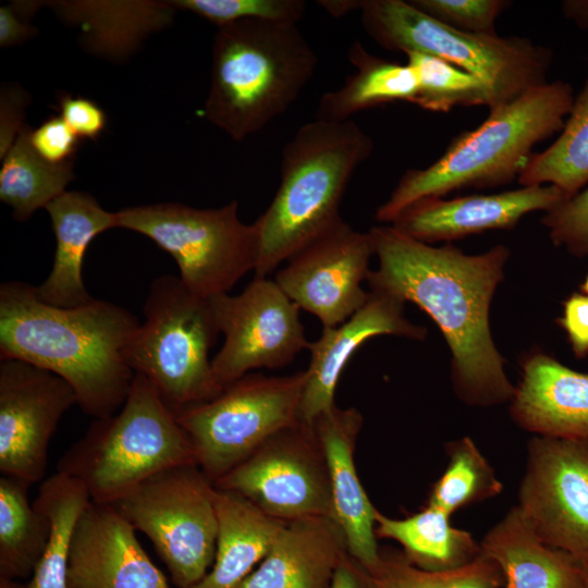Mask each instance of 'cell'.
<instances>
[{
	"instance_id": "cell-1",
	"label": "cell",
	"mask_w": 588,
	"mask_h": 588,
	"mask_svg": "<svg viewBox=\"0 0 588 588\" xmlns=\"http://www.w3.org/2000/svg\"><path fill=\"white\" fill-rule=\"evenodd\" d=\"M368 232L378 258V268L366 280L370 292L414 303L436 322L451 352V380L458 399L478 407L511 401L515 387L489 324L509 248L498 245L466 255L450 243L434 247L418 242L392 225Z\"/></svg>"
},
{
	"instance_id": "cell-2",
	"label": "cell",
	"mask_w": 588,
	"mask_h": 588,
	"mask_svg": "<svg viewBox=\"0 0 588 588\" xmlns=\"http://www.w3.org/2000/svg\"><path fill=\"white\" fill-rule=\"evenodd\" d=\"M139 324L132 313L108 301L58 307L40 301L29 283L0 285V359L58 375L95 419L115 414L128 395L135 373L124 353Z\"/></svg>"
},
{
	"instance_id": "cell-3",
	"label": "cell",
	"mask_w": 588,
	"mask_h": 588,
	"mask_svg": "<svg viewBox=\"0 0 588 588\" xmlns=\"http://www.w3.org/2000/svg\"><path fill=\"white\" fill-rule=\"evenodd\" d=\"M371 137L353 120L315 119L286 143L279 188L254 222L255 278L279 265L342 220L340 204L356 169L372 154Z\"/></svg>"
},
{
	"instance_id": "cell-4",
	"label": "cell",
	"mask_w": 588,
	"mask_h": 588,
	"mask_svg": "<svg viewBox=\"0 0 588 588\" xmlns=\"http://www.w3.org/2000/svg\"><path fill=\"white\" fill-rule=\"evenodd\" d=\"M575 95L563 81L546 82L490 110L476 128L455 137L443 155L424 169L407 170L376 212L392 223L415 201L466 187H492L518 179L532 148L561 132Z\"/></svg>"
},
{
	"instance_id": "cell-5",
	"label": "cell",
	"mask_w": 588,
	"mask_h": 588,
	"mask_svg": "<svg viewBox=\"0 0 588 588\" xmlns=\"http://www.w3.org/2000/svg\"><path fill=\"white\" fill-rule=\"evenodd\" d=\"M317 63L297 23L243 20L219 26L203 115L241 142L297 100Z\"/></svg>"
},
{
	"instance_id": "cell-6",
	"label": "cell",
	"mask_w": 588,
	"mask_h": 588,
	"mask_svg": "<svg viewBox=\"0 0 588 588\" xmlns=\"http://www.w3.org/2000/svg\"><path fill=\"white\" fill-rule=\"evenodd\" d=\"M184 464H197L189 437L155 387L135 373L122 407L95 419L57 471L79 480L93 502L115 504L154 475Z\"/></svg>"
},
{
	"instance_id": "cell-7",
	"label": "cell",
	"mask_w": 588,
	"mask_h": 588,
	"mask_svg": "<svg viewBox=\"0 0 588 588\" xmlns=\"http://www.w3.org/2000/svg\"><path fill=\"white\" fill-rule=\"evenodd\" d=\"M143 314L124 353L134 373L145 377L175 414L219 395L209 352L220 331L209 298L164 274L150 284Z\"/></svg>"
},
{
	"instance_id": "cell-8",
	"label": "cell",
	"mask_w": 588,
	"mask_h": 588,
	"mask_svg": "<svg viewBox=\"0 0 588 588\" xmlns=\"http://www.w3.org/2000/svg\"><path fill=\"white\" fill-rule=\"evenodd\" d=\"M358 11L378 45L430 54L475 75L491 89L497 107L547 82L551 52L527 38L458 30L404 0H360Z\"/></svg>"
},
{
	"instance_id": "cell-9",
	"label": "cell",
	"mask_w": 588,
	"mask_h": 588,
	"mask_svg": "<svg viewBox=\"0 0 588 588\" xmlns=\"http://www.w3.org/2000/svg\"><path fill=\"white\" fill-rule=\"evenodd\" d=\"M237 210L235 200L209 209L160 203L127 207L117 217L118 228L146 235L173 257L191 292L211 298L256 267V229L243 223Z\"/></svg>"
},
{
	"instance_id": "cell-10",
	"label": "cell",
	"mask_w": 588,
	"mask_h": 588,
	"mask_svg": "<svg viewBox=\"0 0 588 588\" xmlns=\"http://www.w3.org/2000/svg\"><path fill=\"white\" fill-rule=\"evenodd\" d=\"M306 370L283 377L247 373L215 399L177 412L196 463L212 483L277 432L299 421Z\"/></svg>"
},
{
	"instance_id": "cell-11",
	"label": "cell",
	"mask_w": 588,
	"mask_h": 588,
	"mask_svg": "<svg viewBox=\"0 0 588 588\" xmlns=\"http://www.w3.org/2000/svg\"><path fill=\"white\" fill-rule=\"evenodd\" d=\"M113 505L149 538L174 586L189 588L207 575L219 525L215 486L197 464L162 470Z\"/></svg>"
},
{
	"instance_id": "cell-12",
	"label": "cell",
	"mask_w": 588,
	"mask_h": 588,
	"mask_svg": "<svg viewBox=\"0 0 588 588\" xmlns=\"http://www.w3.org/2000/svg\"><path fill=\"white\" fill-rule=\"evenodd\" d=\"M237 493L284 523L323 516L333 519L328 467L313 427H287L213 482Z\"/></svg>"
},
{
	"instance_id": "cell-13",
	"label": "cell",
	"mask_w": 588,
	"mask_h": 588,
	"mask_svg": "<svg viewBox=\"0 0 588 588\" xmlns=\"http://www.w3.org/2000/svg\"><path fill=\"white\" fill-rule=\"evenodd\" d=\"M224 342L211 359L218 385L225 387L256 368H280L308 347L299 307L274 280L254 278L238 295L209 298Z\"/></svg>"
},
{
	"instance_id": "cell-14",
	"label": "cell",
	"mask_w": 588,
	"mask_h": 588,
	"mask_svg": "<svg viewBox=\"0 0 588 588\" xmlns=\"http://www.w3.org/2000/svg\"><path fill=\"white\" fill-rule=\"evenodd\" d=\"M516 506L543 543L588 564V441L532 437Z\"/></svg>"
},
{
	"instance_id": "cell-15",
	"label": "cell",
	"mask_w": 588,
	"mask_h": 588,
	"mask_svg": "<svg viewBox=\"0 0 588 588\" xmlns=\"http://www.w3.org/2000/svg\"><path fill=\"white\" fill-rule=\"evenodd\" d=\"M77 404L58 375L19 359H0V471L30 487L45 475L50 440Z\"/></svg>"
},
{
	"instance_id": "cell-16",
	"label": "cell",
	"mask_w": 588,
	"mask_h": 588,
	"mask_svg": "<svg viewBox=\"0 0 588 588\" xmlns=\"http://www.w3.org/2000/svg\"><path fill=\"white\" fill-rule=\"evenodd\" d=\"M372 255L369 232L356 231L342 219L291 256L274 281L323 328L336 327L368 301L362 283Z\"/></svg>"
},
{
	"instance_id": "cell-17",
	"label": "cell",
	"mask_w": 588,
	"mask_h": 588,
	"mask_svg": "<svg viewBox=\"0 0 588 588\" xmlns=\"http://www.w3.org/2000/svg\"><path fill=\"white\" fill-rule=\"evenodd\" d=\"M68 588H170L113 504L90 502L76 524Z\"/></svg>"
},
{
	"instance_id": "cell-18",
	"label": "cell",
	"mask_w": 588,
	"mask_h": 588,
	"mask_svg": "<svg viewBox=\"0 0 588 588\" xmlns=\"http://www.w3.org/2000/svg\"><path fill=\"white\" fill-rule=\"evenodd\" d=\"M566 195L553 185L523 186L490 195L452 199L427 197L405 208L391 223L425 244L454 241L488 230L512 229L532 211H549Z\"/></svg>"
},
{
	"instance_id": "cell-19",
	"label": "cell",
	"mask_w": 588,
	"mask_h": 588,
	"mask_svg": "<svg viewBox=\"0 0 588 588\" xmlns=\"http://www.w3.org/2000/svg\"><path fill=\"white\" fill-rule=\"evenodd\" d=\"M404 303L381 293L369 292L366 304L343 323L323 328L321 336L308 344L309 366L299 407V421L313 427L332 408L340 376L354 352L368 339L395 335L424 340L427 330L404 316Z\"/></svg>"
},
{
	"instance_id": "cell-20",
	"label": "cell",
	"mask_w": 588,
	"mask_h": 588,
	"mask_svg": "<svg viewBox=\"0 0 588 588\" xmlns=\"http://www.w3.org/2000/svg\"><path fill=\"white\" fill-rule=\"evenodd\" d=\"M362 425L363 416L356 408L334 405L315 420L313 428L328 467L333 519L343 531L347 552L371 573L380 562L375 532L378 510L368 499L354 462Z\"/></svg>"
},
{
	"instance_id": "cell-21",
	"label": "cell",
	"mask_w": 588,
	"mask_h": 588,
	"mask_svg": "<svg viewBox=\"0 0 588 588\" xmlns=\"http://www.w3.org/2000/svg\"><path fill=\"white\" fill-rule=\"evenodd\" d=\"M520 367L513 420L536 436L588 441V375L543 352L530 353Z\"/></svg>"
},
{
	"instance_id": "cell-22",
	"label": "cell",
	"mask_w": 588,
	"mask_h": 588,
	"mask_svg": "<svg viewBox=\"0 0 588 588\" xmlns=\"http://www.w3.org/2000/svg\"><path fill=\"white\" fill-rule=\"evenodd\" d=\"M345 537L336 522L316 516L286 522L238 588H331Z\"/></svg>"
},
{
	"instance_id": "cell-23",
	"label": "cell",
	"mask_w": 588,
	"mask_h": 588,
	"mask_svg": "<svg viewBox=\"0 0 588 588\" xmlns=\"http://www.w3.org/2000/svg\"><path fill=\"white\" fill-rule=\"evenodd\" d=\"M56 236L52 269L36 286L37 296L58 307H77L94 297L83 280V262L90 242L100 233L118 228L117 212L105 210L85 192H65L46 208Z\"/></svg>"
},
{
	"instance_id": "cell-24",
	"label": "cell",
	"mask_w": 588,
	"mask_h": 588,
	"mask_svg": "<svg viewBox=\"0 0 588 588\" xmlns=\"http://www.w3.org/2000/svg\"><path fill=\"white\" fill-rule=\"evenodd\" d=\"M480 549L499 566L503 577L501 588L584 586V564L543 543L516 505L488 530L480 541Z\"/></svg>"
},
{
	"instance_id": "cell-25",
	"label": "cell",
	"mask_w": 588,
	"mask_h": 588,
	"mask_svg": "<svg viewBox=\"0 0 588 588\" xmlns=\"http://www.w3.org/2000/svg\"><path fill=\"white\" fill-rule=\"evenodd\" d=\"M218 538L207 575L189 588H238L258 566L285 524L244 497L215 487Z\"/></svg>"
},
{
	"instance_id": "cell-26",
	"label": "cell",
	"mask_w": 588,
	"mask_h": 588,
	"mask_svg": "<svg viewBox=\"0 0 588 588\" xmlns=\"http://www.w3.org/2000/svg\"><path fill=\"white\" fill-rule=\"evenodd\" d=\"M445 512L426 505L421 511L396 519L376 514L377 538L395 540L405 558L416 567L442 572L465 566L477 559L480 542L464 529L454 527Z\"/></svg>"
},
{
	"instance_id": "cell-27",
	"label": "cell",
	"mask_w": 588,
	"mask_h": 588,
	"mask_svg": "<svg viewBox=\"0 0 588 588\" xmlns=\"http://www.w3.org/2000/svg\"><path fill=\"white\" fill-rule=\"evenodd\" d=\"M347 58L356 72L335 90L324 93L318 103L317 119L346 121L363 110L395 101L414 103L418 83L413 69L381 59L355 40Z\"/></svg>"
},
{
	"instance_id": "cell-28",
	"label": "cell",
	"mask_w": 588,
	"mask_h": 588,
	"mask_svg": "<svg viewBox=\"0 0 588 588\" xmlns=\"http://www.w3.org/2000/svg\"><path fill=\"white\" fill-rule=\"evenodd\" d=\"M91 502L85 486L57 471L41 482L33 504L49 522L48 541L26 588H68L73 534Z\"/></svg>"
},
{
	"instance_id": "cell-29",
	"label": "cell",
	"mask_w": 588,
	"mask_h": 588,
	"mask_svg": "<svg viewBox=\"0 0 588 588\" xmlns=\"http://www.w3.org/2000/svg\"><path fill=\"white\" fill-rule=\"evenodd\" d=\"M29 131L24 125L1 159L0 199L12 208L17 221H26L36 210L46 208L66 192L75 176L73 161L54 164L41 158L29 142Z\"/></svg>"
},
{
	"instance_id": "cell-30",
	"label": "cell",
	"mask_w": 588,
	"mask_h": 588,
	"mask_svg": "<svg viewBox=\"0 0 588 588\" xmlns=\"http://www.w3.org/2000/svg\"><path fill=\"white\" fill-rule=\"evenodd\" d=\"M517 181L522 186L553 185L566 197L588 185V78L575 96L559 137L531 155Z\"/></svg>"
},
{
	"instance_id": "cell-31",
	"label": "cell",
	"mask_w": 588,
	"mask_h": 588,
	"mask_svg": "<svg viewBox=\"0 0 588 588\" xmlns=\"http://www.w3.org/2000/svg\"><path fill=\"white\" fill-rule=\"evenodd\" d=\"M28 487L0 478V577L32 576L48 541L49 522L29 503Z\"/></svg>"
},
{
	"instance_id": "cell-32",
	"label": "cell",
	"mask_w": 588,
	"mask_h": 588,
	"mask_svg": "<svg viewBox=\"0 0 588 588\" xmlns=\"http://www.w3.org/2000/svg\"><path fill=\"white\" fill-rule=\"evenodd\" d=\"M445 450L449 463L431 488L428 505L452 516L460 509L501 493L502 482L471 438L449 442Z\"/></svg>"
},
{
	"instance_id": "cell-33",
	"label": "cell",
	"mask_w": 588,
	"mask_h": 588,
	"mask_svg": "<svg viewBox=\"0 0 588 588\" xmlns=\"http://www.w3.org/2000/svg\"><path fill=\"white\" fill-rule=\"evenodd\" d=\"M418 83L414 105L424 110L448 112L454 107H497L491 89L475 75L450 62L417 51L405 53Z\"/></svg>"
},
{
	"instance_id": "cell-34",
	"label": "cell",
	"mask_w": 588,
	"mask_h": 588,
	"mask_svg": "<svg viewBox=\"0 0 588 588\" xmlns=\"http://www.w3.org/2000/svg\"><path fill=\"white\" fill-rule=\"evenodd\" d=\"M369 574L377 588H501L503 584L499 566L482 553L465 566L431 572L413 565L402 551L380 550V562Z\"/></svg>"
},
{
	"instance_id": "cell-35",
	"label": "cell",
	"mask_w": 588,
	"mask_h": 588,
	"mask_svg": "<svg viewBox=\"0 0 588 588\" xmlns=\"http://www.w3.org/2000/svg\"><path fill=\"white\" fill-rule=\"evenodd\" d=\"M175 9L195 13L217 27L243 20L298 23L305 12L303 0H175Z\"/></svg>"
},
{
	"instance_id": "cell-36",
	"label": "cell",
	"mask_w": 588,
	"mask_h": 588,
	"mask_svg": "<svg viewBox=\"0 0 588 588\" xmlns=\"http://www.w3.org/2000/svg\"><path fill=\"white\" fill-rule=\"evenodd\" d=\"M432 19L458 30L495 35V22L509 5L504 0H408Z\"/></svg>"
},
{
	"instance_id": "cell-37",
	"label": "cell",
	"mask_w": 588,
	"mask_h": 588,
	"mask_svg": "<svg viewBox=\"0 0 588 588\" xmlns=\"http://www.w3.org/2000/svg\"><path fill=\"white\" fill-rule=\"evenodd\" d=\"M541 222L554 245L588 256V186L547 211Z\"/></svg>"
},
{
	"instance_id": "cell-38",
	"label": "cell",
	"mask_w": 588,
	"mask_h": 588,
	"mask_svg": "<svg viewBox=\"0 0 588 588\" xmlns=\"http://www.w3.org/2000/svg\"><path fill=\"white\" fill-rule=\"evenodd\" d=\"M28 138L37 154L54 164L73 161L79 143V137L61 115L51 117L30 130Z\"/></svg>"
},
{
	"instance_id": "cell-39",
	"label": "cell",
	"mask_w": 588,
	"mask_h": 588,
	"mask_svg": "<svg viewBox=\"0 0 588 588\" xmlns=\"http://www.w3.org/2000/svg\"><path fill=\"white\" fill-rule=\"evenodd\" d=\"M60 115L79 138L96 139L107 125L105 111L85 97L64 95L60 99Z\"/></svg>"
},
{
	"instance_id": "cell-40",
	"label": "cell",
	"mask_w": 588,
	"mask_h": 588,
	"mask_svg": "<svg viewBox=\"0 0 588 588\" xmlns=\"http://www.w3.org/2000/svg\"><path fill=\"white\" fill-rule=\"evenodd\" d=\"M29 102L28 95L21 88L5 85L0 93V158L14 144L24 127V111Z\"/></svg>"
},
{
	"instance_id": "cell-41",
	"label": "cell",
	"mask_w": 588,
	"mask_h": 588,
	"mask_svg": "<svg viewBox=\"0 0 588 588\" xmlns=\"http://www.w3.org/2000/svg\"><path fill=\"white\" fill-rule=\"evenodd\" d=\"M565 331L573 353L578 358L588 356V295L573 293L563 302V314L556 320Z\"/></svg>"
},
{
	"instance_id": "cell-42",
	"label": "cell",
	"mask_w": 588,
	"mask_h": 588,
	"mask_svg": "<svg viewBox=\"0 0 588 588\" xmlns=\"http://www.w3.org/2000/svg\"><path fill=\"white\" fill-rule=\"evenodd\" d=\"M29 20L12 3L0 7V47L8 48L30 39L37 29L30 25Z\"/></svg>"
},
{
	"instance_id": "cell-43",
	"label": "cell",
	"mask_w": 588,
	"mask_h": 588,
	"mask_svg": "<svg viewBox=\"0 0 588 588\" xmlns=\"http://www.w3.org/2000/svg\"><path fill=\"white\" fill-rule=\"evenodd\" d=\"M331 588H377L369 572L348 552L338 565Z\"/></svg>"
},
{
	"instance_id": "cell-44",
	"label": "cell",
	"mask_w": 588,
	"mask_h": 588,
	"mask_svg": "<svg viewBox=\"0 0 588 588\" xmlns=\"http://www.w3.org/2000/svg\"><path fill=\"white\" fill-rule=\"evenodd\" d=\"M561 7L566 19L588 33V0H565Z\"/></svg>"
},
{
	"instance_id": "cell-45",
	"label": "cell",
	"mask_w": 588,
	"mask_h": 588,
	"mask_svg": "<svg viewBox=\"0 0 588 588\" xmlns=\"http://www.w3.org/2000/svg\"><path fill=\"white\" fill-rule=\"evenodd\" d=\"M359 2L356 0H326L319 1L318 4L334 17H340L352 11H358Z\"/></svg>"
},
{
	"instance_id": "cell-46",
	"label": "cell",
	"mask_w": 588,
	"mask_h": 588,
	"mask_svg": "<svg viewBox=\"0 0 588 588\" xmlns=\"http://www.w3.org/2000/svg\"><path fill=\"white\" fill-rule=\"evenodd\" d=\"M0 588H26V585H22L17 580L0 577Z\"/></svg>"
},
{
	"instance_id": "cell-47",
	"label": "cell",
	"mask_w": 588,
	"mask_h": 588,
	"mask_svg": "<svg viewBox=\"0 0 588 588\" xmlns=\"http://www.w3.org/2000/svg\"><path fill=\"white\" fill-rule=\"evenodd\" d=\"M580 290H581L583 294L588 295V273H587L584 282L580 285Z\"/></svg>"
},
{
	"instance_id": "cell-48",
	"label": "cell",
	"mask_w": 588,
	"mask_h": 588,
	"mask_svg": "<svg viewBox=\"0 0 588 588\" xmlns=\"http://www.w3.org/2000/svg\"><path fill=\"white\" fill-rule=\"evenodd\" d=\"M585 579L583 588H588V564H584Z\"/></svg>"
}]
</instances>
